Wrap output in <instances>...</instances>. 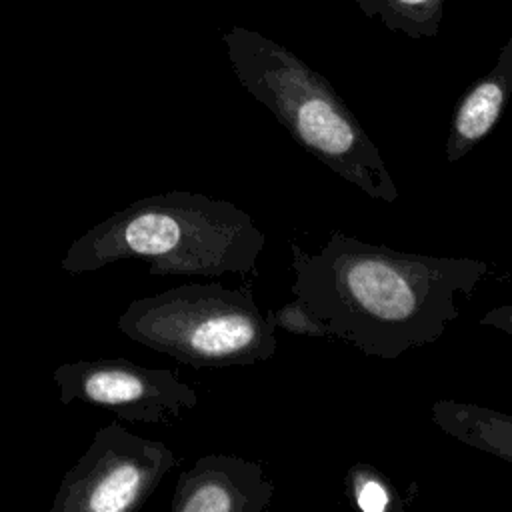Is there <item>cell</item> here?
<instances>
[{"label": "cell", "mask_w": 512, "mask_h": 512, "mask_svg": "<svg viewBox=\"0 0 512 512\" xmlns=\"http://www.w3.org/2000/svg\"><path fill=\"white\" fill-rule=\"evenodd\" d=\"M62 404H90L128 422L160 424L198 404V394L168 368H146L126 358L60 364L54 374Z\"/></svg>", "instance_id": "cell-6"}, {"label": "cell", "mask_w": 512, "mask_h": 512, "mask_svg": "<svg viewBox=\"0 0 512 512\" xmlns=\"http://www.w3.org/2000/svg\"><path fill=\"white\" fill-rule=\"evenodd\" d=\"M266 320L278 330L298 334V336H312V338H332L326 322L318 318L310 306L302 298H294L284 306L266 312Z\"/></svg>", "instance_id": "cell-12"}, {"label": "cell", "mask_w": 512, "mask_h": 512, "mask_svg": "<svg viewBox=\"0 0 512 512\" xmlns=\"http://www.w3.org/2000/svg\"><path fill=\"white\" fill-rule=\"evenodd\" d=\"M430 420L458 442L512 464V414L442 398L430 406Z\"/></svg>", "instance_id": "cell-9"}, {"label": "cell", "mask_w": 512, "mask_h": 512, "mask_svg": "<svg viewBox=\"0 0 512 512\" xmlns=\"http://www.w3.org/2000/svg\"><path fill=\"white\" fill-rule=\"evenodd\" d=\"M274 482L264 466L228 454H206L178 476L172 512H264Z\"/></svg>", "instance_id": "cell-7"}, {"label": "cell", "mask_w": 512, "mask_h": 512, "mask_svg": "<svg viewBox=\"0 0 512 512\" xmlns=\"http://www.w3.org/2000/svg\"><path fill=\"white\" fill-rule=\"evenodd\" d=\"M290 250L294 296L332 336L384 360L436 342L458 318L456 298L488 274V262L472 256L400 252L340 232L318 252L296 242Z\"/></svg>", "instance_id": "cell-1"}, {"label": "cell", "mask_w": 512, "mask_h": 512, "mask_svg": "<svg viewBox=\"0 0 512 512\" xmlns=\"http://www.w3.org/2000/svg\"><path fill=\"white\" fill-rule=\"evenodd\" d=\"M264 246V232L236 204L170 190L94 224L70 244L62 270L84 274L118 260H142L154 276L248 274Z\"/></svg>", "instance_id": "cell-2"}, {"label": "cell", "mask_w": 512, "mask_h": 512, "mask_svg": "<svg viewBox=\"0 0 512 512\" xmlns=\"http://www.w3.org/2000/svg\"><path fill=\"white\" fill-rule=\"evenodd\" d=\"M368 16H378L388 28L412 38L438 34L444 0H356Z\"/></svg>", "instance_id": "cell-10"}, {"label": "cell", "mask_w": 512, "mask_h": 512, "mask_svg": "<svg viewBox=\"0 0 512 512\" xmlns=\"http://www.w3.org/2000/svg\"><path fill=\"white\" fill-rule=\"evenodd\" d=\"M228 46L240 84L274 114L300 148L368 198L398 200V186L376 142L322 74L252 30L236 28Z\"/></svg>", "instance_id": "cell-3"}, {"label": "cell", "mask_w": 512, "mask_h": 512, "mask_svg": "<svg viewBox=\"0 0 512 512\" xmlns=\"http://www.w3.org/2000/svg\"><path fill=\"white\" fill-rule=\"evenodd\" d=\"M178 462L164 442L112 422L96 430L86 452L64 472L50 512L140 510Z\"/></svg>", "instance_id": "cell-5"}, {"label": "cell", "mask_w": 512, "mask_h": 512, "mask_svg": "<svg viewBox=\"0 0 512 512\" xmlns=\"http://www.w3.org/2000/svg\"><path fill=\"white\" fill-rule=\"evenodd\" d=\"M512 94V38L502 50L496 66L476 80L454 108L448 138L446 160H462L480 144L498 124Z\"/></svg>", "instance_id": "cell-8"}, {"label": "cell", "mask_w": 512, "mask_h": 512, "mask_svg": "<svg viewBox=\"0 0 512 512\" xmlns=\"http://www.w3.org/2000/svg\"><path fill=\"white\" fill-rule=\"evenodd\" d=\"M482 326L488 328H496L508 336H512V304H500L490 308L482 318H480Z\"/></svg>", "instance_id": "cell-13"}, {"label": "cell", "mask_w": 512, "mask_h": 512, "mask_svg": "<svg viewBox=\"0 0 512 512\" xmlns=\"http://www.w3.org/2000/svg\"><path fill=\"white\" fill-rule=\"evenodd\" d=\"M130 340L192 368L248 366L278 350L250 288L184 284L138 298L116 320Z\"/></svg>", "instance_id": "cell-4"}, {"label": "cell", "mask_w": 512, "mask_h": 512, "mask_svg": "<svg viewBox=\"0 0 512 512\" xmlns=\"http://www.w3.org/2000/svg\"><path fill=\"white\" fill-rule=\"evenodd\" d=\"M348 486L352 502L364 512H386L396 500L394 488L388 480L368 464H356L350 468Z\"/></svg>", "instance_id": "cell-11"}]
</instances>
